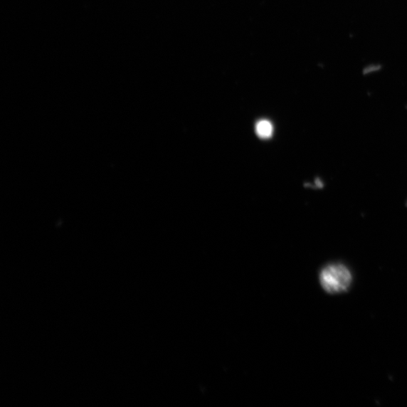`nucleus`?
Segmentation results:
<instances>
[{
	"label": "nucleus",
	"instance_id": "obj_1",
	"mask_svg": "<svg viewBox=\"0 0 407 407\" xmlns=\"http://www.w3.org/2000/svg\"><path fill=\"white\" fill-rule=\"evenodd\" d=\"M352 274L345 265H329L320 274V282L325 291L329 294H338L348 290L352 282Z\"/></svg>",
	"mask_w": 407,
	"mask_h": 407
},
{
	"label": "nucleus",
	"instance_id": "obj_2",
	"mask_svg": "<svg viewBox=\"0 0 407 407\" xmlns=\"http://www.w3.org/2000/svg\"><path fill=\"white\" fill-rule=\"evenodd\" d=\"M255 131L260 138L269 139L273 134V125L269 120H262L256 124Z\"/></svg>",
	"mask_w": 407,
	"mask_h": 407
}]
</instances>
